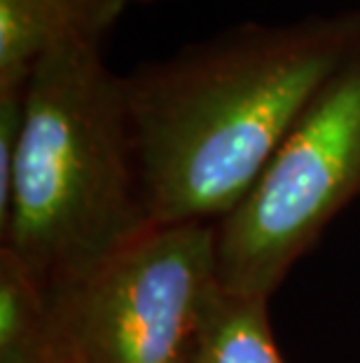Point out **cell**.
Masks as SVG:
<instances>
[{
	"mask_svg": "<svg viewBox=\"0 0 360 363\" xmlns=\"http://www.w3.org/2000/svg\"><path fill=\"white\" fill-rule=\"evenodd\" d=\"M78 33L68 0H0V94L26 89L45 54Z\"/></svg>",
	"mask_w": 360,
	"mask_h": 363,
	"instance_id": "5",
	"label": "cell"
},
{
	"mask_svg": "<svg viewBox=\"0 0 360 363\" xmlns=\"http://www.w3.org/2000/svg\"><path fill=\"white\" fill-rule=\"evenodd\" d=\"M124 3H129V0H124Z\"/></svg>",
	"mask_w": 360,
	"mask_h": 363,
	"instance_id": "11",
	"label": "cell"
},
{
	"mask_svg": "<svg viewBox=\"0 0 360 363\" xmlns=\"http://www.w3.org/2000/svg\"><path fill=\"white\" fill-rule=\"evenodd\" d=\"M358 195L360 35L248 195L213 225L218 284L269 300L327 223Z\"/></svg>",
	"mask_w": 360,
	"mask_h": 363,
	"instance_id": "3",
	"label": "cell"
},
{
	"mask_svg": "<svg viewBox=\"0 0 360 363\" xmlns=\"http://www.w3.org/2000/svg\"><path fill=\"white\" fill-rule=\"evenodd\" d=\"M358 35L360 12L243 24L124 75L150 225L225 218Z\"/></svg>",
	"mask_w": 360,
	"mask_h": 363,
	"instance_id": "1",
	"label": "cell"
},
{
	"mask_svg": "<svg viewBox=\"0 0 360 363\" xmlns=\"http://www.w3.org/2000/svg\"><path fill=\"white\" fill-rule=\"evenodd\" d=\"M26 115V89L0 94V213L7 208Z\"/></svg>",
	"mask_w": 360,
	"mask_h": 363,
	"instance_id": "8",
	"label": "cell"
},
{
	"mask_svg": "<svg viewBox=\"0 0 360 363\" xmlns=\"http://www.w3.org/2000/svg\"><path fill=\"white\" fill-rule=\"evenodd\" d=\"M0 363H68V361L64 359V354L57 350L54 340H52L47 347H42V350L21 354V357H14V359H5Z\"/></svg>",
	"mask_w": 360,
	"mask_h": 363,
	"instance_id": "10",
	"label": "cell"
},
{
	"mask_svg": "<svg viewBox=\"0 0 360 363\" xmlns=\"http://www.w3.org/2000/svg\"><path fill=\"white\" fill-rule=\"evenodd\" d=\"M152 228L145 213L124 78L96 38L71 35L26 84V115L3 246L52 298Z\"/></svg>",
	"mask_w": 360,
	"mask_h": 363,
	"instance_id": "2",
	"label": "cell"
},
{
	"mask_svg": "<svg viewBox=\"0 0 360 363\" xmlns=\"http://www.w3.org/2000/svg\"><path fill=\"white\" fill-rule=\"evenodd\" d=\"M192 363H286L269 326V300L218 284L204 312Z\"/></svg>",
	"mask_w": 360,
	"mask_h": 363,
	"instance_id": "6",
	"label": "cell"
},
{
	"mask_svg": "<svg viewBox=\"0 0 360 363\" xmlns=\"http://www.w3.org/2000/svg\"><path fill=\"white\" fill-rule=\"evenodd\" d=\"M216 289L213 225L148 228L50 298L54 345L68 363H192Z\"/></svg>",
	"mask_w": 360,
	"mask_h": 363,
	"instance_id": "4",
	"label": "cell"
},
{
	"mask_svg": "<svg viewBox=\"0 0 360 363\" xmlns=\"http://www.w3.org/2000/svg\"><path fill=\"white\" fill-rule=\"evenodd\" d=\"M52 340L50 296L10 251L0 249V361L42 350Z\"/></svg>",
	"mask_w": 360,
	"mask_h": 363,
	"instance_id": "7",
	"label": "cell"
},
{
	"mask_svg": "<svg viewBox=\"0 0 360 363\" xmlns=\"http://www.w3.org/2000/svg\"><path fill=\"white\" fill-rule=\"evenodd\" d=\"M78 17V24L84 35L101 40V33L108 28L117 14L124 10V0H68Z\"/></svg>",
	"mask_w": 360,
	"mask_h": 363,
	"instance_id": "9",
	"label": "cell"
}]
</instances>
